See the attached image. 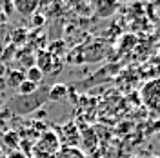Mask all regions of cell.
<instances>
[{"label":"cell","instance_id":"obj_1","mask_svg":"<svg viewBox=\"0 0 160 158\" xmlns=\"http://www.w3.org/2000/svg\"><path fill=\"white\" fill-rule=\"evenodd\" d=\"M140 98L149 111L160 115V78L148 80L140 89Z\"/></svg>","mask_w":160,"mask_h":158},{"label":"cell","instance_id":"obj_2","mask_svg":"<svg viewBox=\"0 0 160 158\" xmlns=\"http://www.w3.org/2000/svg\"><path fill=\"white\" fill-rule=\"evenodd\" d=\"M60 147H62L60 146V138L53 131H49V133H44L42 135L40 142L37 144V147H35V151H37L35 155H37V158H53Z\"/></svg>","mask_w":160,"mask_h":158},{"label":"cell","instance_id":"obj_3","mask_svg":"<svg viewBox=\"0 0 160 158\" xmlns=\"http://www.w3.org/2000/svg\"><path fill=\"white\" fill-rule=\"evenodd\" d=\"M97 18H109L118 9V0H89Z\"/></svg>","mask_w":160,"mask_h":158},{"label":"cell","instance_id":"obj_4","mask_svg":"<svg viewBox=\"0 0 160 158\" xmlns=\"http://www.w3.org/2000/svg\"><path fill=\"white\" fill-rule=\"evenodd\" d=\"M40 6V0H13L15 11L22 17H33Z\"/></svg>","mask_w":160,"mask_h":158},{"label":"cell","instance_id":"obj_5","mask_svg":"<svg viewBox=\"0 0 160 158\" xmlns=\"http://www.w3.org/2000/svg\"><path fill=\"white\" fill-rule=\"evenodd\" d=\"M53 158H88L86 153L77 146H62Z\"/></svg>","mask_w":160,"mask_h":158},{"label":"cell","instance_id":"obj_6","mask_svg":"<svg viewBox=\"0 0 160 158\" xmlns=\"http://www.w3.org/2000/svg\"><path fill=\"white\" fill-rule=\"evenodd\" d=\"M66 95H68V87L62 86V84H57V86H53V87L49 89L48 98H49L51 102H58V100L66 98Z\"/></svg>","mask_w":160,"mask_h":158},{"label":"cell","instance_id":"obj_7","mask_svg":"<svg viewBox=\"0 0 160 158\" xmlns=\"http://www.w3.org/2000/svg\"><path fill=\"white\" fill-rule=\"evenodd\" d=\"M37 89H38V86L37 84H33V82H29V80L26 78L22 84L18 86V95L20 96H28V95H33V93H37Z\"/></svg>","mask_w":160,"mask_h":158},{"label":"cell","instance_id":"obj_8","mask_svg":"<svg viewBox=\"0 0 160 158\" xmlns=\"http://www.w3.org/2000/svg\"><path fill=\"white\" fill-rule=\"evenodd\" d=\"M26 78L29 80V82H33V84H37V86H38L40 82H42V78H44V73L40 71L38 66H31L29 69H28V73H26Z\"/></svg>","mask_w":160,"mask_h":158},{"label":"cell","instance_id":"obj_9","mask_svg":"<svg viewBox=\"0 0 160 158\" xmlns=\"http://www.w3.org/2000/svg\"><path fill=\"white\" fill-rule=\"evenodd\" d=\"M148 15H149V18L155 22V24H158L160 26V0H153L149 4V7H148Z\"/></svg>","mask_w":160,"mask_h":158},{"label":"cell","instance_id":"obj_10","mask_svg":"<svg viewBox=\"0 0 160 158\" xmlns=\"http://www.w3.org/2000/svg\"><path fill=\"white\" fill-rule=\"evenodd\" d=\"M26 80V75L24 73H20V71H11L9 73V80H8V86L9 87H15L18 89V86Z\"/></svg>","mask_w":160,"mask_h":158},{"label":"cell","instance_id":"obj_11","mask_svg":"<svg viewBox=\"0 0 160 158\" xmlns=\"http://www.w3.org/2000/svg\"><path fill=\"white\" fill-rule=\"evenodd\" d=\"M4 142L9 144L11 149H18V140H17V135H15V133H8L6 138H4Z\"/></svg>","mask_w":160,"mask_h":158},{"label":"cell","instance_id":"obj_12","mask_svg":"<svg viewBox=\"0 0 160 158\" xmlns=\"http://www.w3.org/2000/svg\"><path fill=\"white\" fill-rule=\"evenodd\" d=\"M6 158H29V156H28V155L18 147V149H11L9 153L6 155Z\"/></svg>","mask_w":160,"mask_h":158},{"label":"cell","instance_id":"obj_13","mask_svg":"<svg viewBox=\"0 0 160 158\" xmlns=\"http://www.w3.org/2000/svg\"><path fill=\"white\" fill-rule=\"evenodd\" d=\"M4 75H6V66L0 64V77H4Z\"/></svg>","mask_w":160,"mask_h":158},{"label":"cell","instance_id":"obj_14","mask_svg":"<svg viewBox=\"0 0 160 158\" xmlns=\"http://www.w3.org/2000/svg\"><path fill=\"white\" fill-rule=\"evenodd\" d=\"M0 158H6L4 156V149H2V146H0Z\"/></svg>","mask_w":160,"mask_h":158},{"label":"cell","instance_id":"obj_15","mask_svg":"<svg viewBox=\"0 0 160 158\" xmlns=\"http://www.w3.org/2000/svg\"><path fill=\"white\" fill-rule=\"evenodd\" d=\"M157 138L160 140V129H158V131H157Z\"/></svg>","mask_w":160,"mask_h":158},{"label":"cell","instance_id":"obj_16","mask_svg":"<svg viewBox=\"0 0 160 158\" xmlns=\"http://www.w3.org/2000/svg\"><path fill=\"white\" fill-rule=\"evenodd\" d=\"M2 106H4V102H2V100H0V109H2Z\"/></svg>","mask_w":160,"mask_h":158}]
</instances>
